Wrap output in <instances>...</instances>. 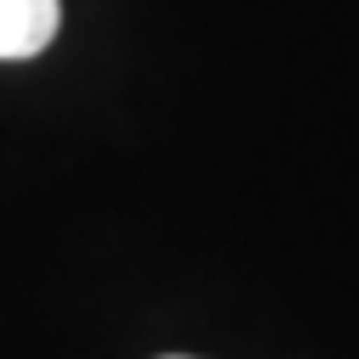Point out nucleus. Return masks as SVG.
<instances>
[{"label":"nucleus","instance_id":"1","mask_svg":"<svg viewBox=\"0 0 359 359\" xmlns=\"http://www.w3.org/2000/svg\"><path fill=\"white\" fill-rule=\"evenodd\" d=\"M57 0H0V63L40 57L57 34Z\"/></svg>","mask_w":359,"mask_h":359}]
</instances>
